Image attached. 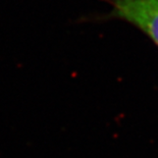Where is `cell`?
<instances>
[{
	"instance_id": "1",
	"label": "cell",
	"mask_w": 158,
	"mask_h": 158,
	"mask_svg": "<svg viewBox=\"0 0 158 158\" xmlns=\"http://www.w3.org/2000/svg\"><path fill=\"white\" fill-rule=\"evenodd\" d=\"M112 9L102 19H120L136 27L158 46V0H105Z\"/></svg>"
}]
</instances>
